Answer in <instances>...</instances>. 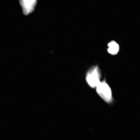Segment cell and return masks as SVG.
<instances>
[{
	"label": "cell",
	"instance_id": "2",
	"mask_svg": "<svg viewBox=\"0 0 140 140\" xmlns=\"http://www.w3.org/2000/svg\"><path fill=\"white\" fill-rule=\"evenodd\" d=\"M101 76L100 70L97 65L90 67L86 72L85 79L88 85L91 88H94L100 82Z\"/></svg>",
	"mask_w": 140,
	"mask_h": 140
},
{
	"label": "cell",
	"instance_id": "1",
	"mask_svg": "<svg viewBox=\"0 0 140 140\" xmlns=\"http://www.w3.org/2000/svg\"><path fill=\"white\" fill-rule=\"evenodd\" d=\"M96 88V93L104 101L108 104L112 103L114 100L112 90L105 78L100 81Z\"/></svg>",
	"mask_w": 140,
	"mask_h": 140
},
{
	"label": "cell",
	"instance_id": "4",
	"mask_svg": "<svg viewBox=\"0 0 140 140\" xmlns=\"http://www.w3.org/2000/svg\"><path fill=\"white\" fill-rule=\"evenodd\" d=\"M107 51L110 54L114 55L118 53L119 51V47L118 44L115 41H112L108 44Z\"/></svg>",
	"mask_w": 140,
	"mask_h": 140
},
{
	"label": "cell",
	"instance_id": "3",
	"mask_svg": "<svg viewBox=\"0 0 140 140\" xmlns=\"http://www.w3.org/2000/svg\"><path fill=\"white\" fill-rule=\"evenodd\" d=\"M19 1L24 13L27 15L34 10L37 0H19Z\"/></svg>",
	"mask_w": 140,
	"mask_h": 140
}]
</instances>
